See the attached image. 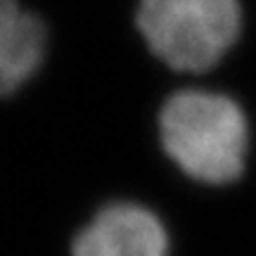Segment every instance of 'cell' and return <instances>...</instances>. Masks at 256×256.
<instances>
[{
    "instance_id": "obj_3",
    "label": "cell",
    "mask_w": 256,
    "mask_h": 256,
    "mask_svg": "<svg viewBox=\"0 0 256 256\" xmlns=\"http://www.w3.org/2000/svg\"><path fill=\"white\" fill-rule=\"evenodd\" d=\"M72 256H168V232L150 209L116 202L74 238Z\"/></svg>"
},
{
    "instance_id": "obj_1",
    "label": "cell",
    "mask_w": 256,
    "mask_h": 256,
    "mask_svg": "<svg viewBox=\"0 0 256 256\" xmlns=\"http://www.w3.org/2000/svg\"><path fill=\"white\" fill-rule=\"evenodd\" d=\"M159 133L166 154L200 183L226 185L244 171L247 119L230 98L176 92L162 110Z\"/></svg>"
},
{
    "instance_id": "obj_4",
    "label": "cell",
    "mask_w": 256,
    "mask_h": 256,
    "mask_svg": "<svg viewBox=\"0 0 256 256\" xmlns=\"http://www.w3.org/2000/svg\"><path fill=\"white\" fill-rule=\"evenodd\" d=\"M46 52L40 19L17 0H0V98L17 92L36 74Z\"/></svg>"
},
{
    "instance_id": "obj_2",
    "label": "cell",
    "mask_w": 256,
    "mask_h": 256,
    "mask_svg": "<svg viewBox=\"0 0 256 256\" xmlns=\"http://www.w3.org/2000/svg\"><path fill=\"white\" fill-rule=\"evenodd\" d=\"M138 26L159 60L180 72H206L240 34L238 0H140Z\"/></svg>"
}]
</instances>
